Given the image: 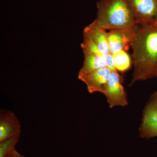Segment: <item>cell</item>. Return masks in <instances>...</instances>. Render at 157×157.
<instances>
[{
  "label": "cell",
  "instance_id": "cell-4",
  "mask_svg": "<svg viewBox=\"0 0 157 157\" xmlns=\"http://www.w3.org/2000/svg\"><path fill=\"white\" fill-rule=\"evenodd\" d=\"M103 94L107 98L110 108L124 107L128 104L127 93L123 86L121 77L118 72H111Z\"/></svg>",
  "mask_w": 157,
  "mask_h": 157
},
{
  "label": "cell",
  "instance_id": "cell-3",
  "mask_svg": "<svg viewBox=\"0 0 157 157\" xmlns=\"http://www.w3.org/2000/svg\"><path fill=\"white\" fill-rule=\"evenodd\" d=\"M140 137H157V91L151 96L144 107L139 129Z\"/></svg>",
  "mask_w": 157,
  "mask_h": 157
},
{
  "label": "cell",
  "instance_id": "cell-16",
  "mask_svg": "<svg viewBox=\"0 0 157 157\" xmlns=\"http://www.w3.org/2000/svg\"><path fill=\"white\" fill-rule=\"evenodd\" d=\"M156 1H157V0H156Z\"/></svg>",
  "mask_w": 157,
  "mask_h": 157
},
{
  "label": "cell",
  "instance_id": "cell-15",
  "mask_svg": "<svg viewBox=\"0 0 157 157\" xmlns=\"http://www.w3.org/2000/svg\"><path fill=\"white\" fill-rule=\"evenodd\" d=\"M155 76H156V77H157V67L156 70V71H155Z\"/></svg>",
  "mask_w": 157,
  "mask_h": 157
},
{
  "label": "cell",
  "instance_id": "cell-12",
  "mask_svg": "<svg viewBox=\"0 0 157 157\" xmlns=\"http://www.w3.org/2000/svg\"><path fill=\"white\" fill-rule=\"evenodd\" d=\"M19 137L20 135H17L0 141V157H6L14 149Z\"/></svg>",
  "mask_w": 157,
  "mask_h": 157
},
{
  "label": "cell",
  "instance_id": "cell-2",
  "mask_svg": "<svg viewBox=\"0 0 157 157\" xmlns=\"http://www.w3.org/2000/svg\"><path fill=\"white\" fill-rule=\"evenodd\" d=\"M94 23L106 30L131 28L136 20L126 0H100Z\"/></svg>",
  "mask_w": 157,
  "mask_h": 157
},
{
  "label": "cell",
  "instance_id": "cell-1",
  "mask_svg": "<svg viewBox=\"0 0 157 157\" xmlns=\"http://www.w3.org/2000/svg\"><path fill=\"white\" fill-rule=\"evenodd\" d=\"M133 30L131 47L134 70L130 86L155 77L157 67V22L137 24Z\"/></svg>",
  "mask_w": 157,
  "mask_h": 157
},
{
  "label": "cell",
  "instance_id": "cell-5",
  "mask_svg": "<svg viewBox=\"0 0 157 157\" xmlns=\"http://www.w3.org/2000/svg\"><path fill=\"white\" fill-rule=\"evenodd\" d=\"M136 20V24L157 22L156 0H126Z\"/></svg>",
  "mask_w": 157,
  "mask_h": 157
},
{
  "label": "cell",
  "instance_id": "cell-7",
  "mask_svg": "<svg viewBox=\"0 0 157 157\" xmlns=\"http://www.w3.org/2000/svg\"><path fill=\"white\" fill-rule=\"evenodd\" d=\"M111 71L107 67L101 68L90 73L78 75V79L86 85L89 92L104 93L110 77Z\"/></svg>",
  "mask_w": 157,
  "mask_h": 157
},
{
  "label": "cell",
  "instance_id": "cell-14",
  "mask_svg": "<svg viewBox=\"0 0 157 157\" xmlns=\"http://www.w3.org/2000/svg\"><path fill=\"white\" fill-rule=\"evenodd\" d=\"M6 157H25L24 156L22 155H21L20 154H19V153L15 149H14L13 150L11 151L10 153L7 155V156Z\"/></svg>",
  "mask_w": 157,
  "mask_h": 157
},
{
  "label": "cell",
  "instance_id": "cell-11",
  "mask_svg": "<svg viewBox=\"0 0 157 157\" xmlns=\"http://www.w3.org/2000/svg\"><path fill=\"white\" fill-rule=\"evenodd\" d=\"M113 55L114 67L117 71L124 72L131 67V59L126 51L122 50Z\"/></svg>",
  "mask_w": 157,
  "mask_h": 157
},
{
  "label": "cell",
  "instance_id": "cell-8",
  "mask_svg": "<svg viewBox=\"0 0 157 157\" xmlns=\"http://www.w3.org/2000/svg\"><path fill=\"white\" fill-rule=\"evenodd\" d=\"M19 121L13 112L2 109L0 112V141L20 135Z\"/></svg>",
  "mask_w": 157,
  "mask_h": 157
},
{
  "label": "cell",
  "instance_id": "cell-9",
  "mask_svg": "<svg viewBox=\"0 0 157 157\" xmlns=\"http://www.w3.org/2000/svg\"><path fill=\"white\" fill-rule=\"evenodd\" d=\"M83 31L92 38L102 54L105 55L110 53L107 30L98 26L93 21L85 28Z\"/></svg>",
  "mask_w": 157,
  "mask_h": 157
},
{
  "label": "cell",
  "instance_id": "cell-10",
  "mask_svg": "<svg viewBox=\"0 0 157 157\" xmlns=\"http://www.w3.org/2000/svg\"><path fill=\"white\" fill-rule=\"evenodd\" d=\"M84 56L83 64L78 75H84L106 67L104 59V55H99L82 49Z\"/></svg>",
  "mask_w": 157,
  "mask_h": 157
},
{
  "label": "cell",
  "instance_id": "cell-6",
  "mask_svg": "<svg viewBox=\"0 0 157 157\" xmlns=\"http://www.w3.org/2000/svg\"><path fill=\"white\" fill-rule=\"evenodd\" d=\"M133 27L131 28L117 29L107 32V38L110 53L119 51H128L131 47L134 38Z\"/></svg>",
  "mask_w": 157,
  "mask_h": 157
},
{
  "label": "cell",
  "instance_id": "cell-13",
  "mask_svg": "<svg viewBox=\"0 0 157 157\" xmlns=\"http://www.w3.org/2000/svg\"><path fill=\"white\" fill-rule=\"evenodd\" d=\"M104 59L106 67L108 68L111 72H117V70L114 67L113 56L112 54L110 53L104 55Z\"/></svg>",
  "mask_w": 157,
  "mask_h": 157
}]
</instances>
